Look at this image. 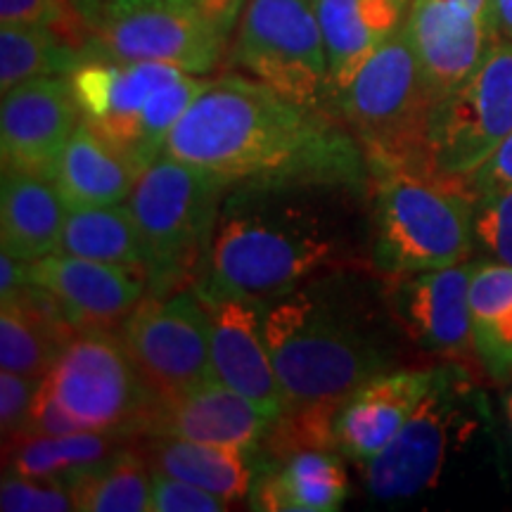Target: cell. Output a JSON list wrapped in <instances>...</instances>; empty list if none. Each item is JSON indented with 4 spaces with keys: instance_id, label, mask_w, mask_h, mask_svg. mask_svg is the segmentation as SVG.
<instances>
[{
    "instance_id": "obj_28",
    "label": "cell",
    "mask_w": 512,
    "mask_h": 512,
    "mask_svg": "<svg viewBox=\"0 0 512 512\" xmlns=\"http://www.w3.org/2000/svg\"><path fill=\"white\" fill-rule=\"evenodd\" d=\"M74 510L143 512L152 508V470L136 446L121 444L112 456L67 479Z\"/></svg>"
},
{
    "instance_id": "obj_10",
    "label": "cell",
    "mask_w": 512,
    "mask_h": 512,
    "mask_svg": "<svg viewBox=\"0 0 512 512\" xmlns=\"http://www.w3.org/2000/svg\"><path fill=\"white\" fill-rule=\"evenodd\" d=\"M512 133V41L496 36L467 81L434 107L430 174L463 181Z\"/></svg>"
},
{
    "instance_id": "obj_11",
    "label": "cell",
    "mask_w": 512,
    "mask_h": 512,
    "mask_svg": "<svg viewBox=\"0 0 512 512\" xmlns=\"http://www.w3.org/2000/svg\"><path fill=\"white\" fill-rule=\"evenodd\" d=\"M57 401L91 432L136 437L152 396L128 354L110 330H81L43 377Z\"/></svg>"
},
{
    "instance_id": "obj_36",
    "label": "cell",
    "mask_w": 512,
    "mask_h": 512,
    "mask_svg": "<svg viewBox=\"0 0 512 512\" xmlns=\"http://www.w3.org/2000/svg\"><path fill=\"white\" fill-rule=\"evenodd\" d=\"M43 380L3 370L0 373V427H3V444L10 439L27 434L31 406Z\"/></svg>"
},
{
    "instance_id": "obj_9",
    "label": "cell",
    "mask_w": 512,
    "mask_h": 512,
    "mask_svg": "<svg viewBox=\"0 0 512 512\" xmlns=\"http://www.w3.org/2000/svg\"><path fill=\"white\" fill-rule=\"evenodd\" d=\"M230 62L306 110L330 112L328 55L313 0H245Z\"/></svg>"
},
{
    "instance_id": "obj_37",
    "label": "cell",
    "mask_w": 512,
    "mask_h": 512,
    "mask_svg": "<svg viewBox=\"0 0 512 512\" xmlns=\"http://www.w3.org/2000/svg\"><path fill=\"white\" fill-rule=\"evenodd\" d=\"M86 432V427L57 401L53 389L43 380L38 387L34 406H31L27 434H74Z\"/></svg>"
},
{
    "instance_id": "obj_27",
    "label": "cell",
    "mask_w": 512,
    "mask_h": 512,
    "mask_svg": "<svg viewBox=\"0 0 512 512\" xmlns=\"http://www.w3.org/2000/svg\"><path fill=\"white\" fill-rule=\"evenodd\" d=\"M126 441L131 439L114 432L91 430L74 434H22L5 441V465L17 475L72 479L81 470L112 456Z\"/></svg>"
},
{
    "instance_id": "obj_42",
    "label": "cell",
    "mask_w": 512,
    "mask_h": 512,
    "mask_svg": "<svg viewBox=\"0 0 512 512\" xmlns=\"http://www.w3.org/2000/svg\"><path fill=\"white\" fill-rule=\"evenodd\" d=\"M451 3H458L460 8H465V10L475 12L477 17H482L484 22H489V27H491V17H489L491 0H451ZM491 31H494V29H491Z\"/></svg>"
},
{
    "instance_id": "obj_29",
    "label": "cell",
    "mask_w": 512,
    "mask_h": 512,
    "mask_svg": "<svg viewBox=\"0 0 512 512\" xmlns=\"http://www.w3.org/2000/svg\"><path fill=\"white\" fill-rule=\"evenodd\" d=\"M475 354L491 373H512V266L475 261L470 280Z\"/></svg>"
},
{
    "instance_id": "obj_1",
    "label": "cell",
    "mask_w": 512,
    "mask_h": 512,
    "mask_svg": "<svg viewBox=\"0 0 512 512\" xmlns=\"http://www.w3.org/2000/svg\"><path fill=\"white\" fill-rule=\"evenodd\" d=\"M370 174H283L230 185L202 292L273 302L335 268H370Z\"/></svg>"
},
{
    "instance_id": "obj_32",
    "label": "cell",
    "mask_w": 512,
    "mask_h": 512,
    "mask_svg": "<svg viewBox=\"0 0 512 512\" xmlns=\"http://www.w3.org/2000/svg\"><path fill=\"white\" fill-rule=\"evenodd\" d=\"M0 510L5 512H67L74 498L67 479L27 477L5 472L0 486Z\"/></svg>"
},
{
    "instance_id": "obj_14",
    "label": "cell",
    "mask_w": 512,
    "mask_h": 512,
    "mask_svg": "<svg viewBox=\"0 0 512 512\" xmlns=\"http://www.w3.org/2000/svg\"><path fill=\"white\" fill-rule=\"evenodd\" d=\"M475 264H456L399 278H384V302L394 323L422 351L465 361L475 354L470 280Z\"/></svg>"
},
{
    "instance_id": "obj_5",
    "label": "cell",
    "mask_w": 512,
    "mask_h": 512,
    "mask_svg": "<svg viewBox=\"0 0 512 512\" xmlns=\"http://www.w3.org/2000/svg\"><path fill=\"white\" fill-rule=\"evenodd\" d=\"M233 181L162 155L126 200L145 254L147 294H171L202 283L221 204Z\"/></svg>"
},
{
    "instance_id": "obj_6",
    "label": "cell",
    "mask_w": 512,
    "mask_h": 512,
    "mask_svg": "<svg viewBox=\"0 0 512 512\" xmlns=\"http://www.w3.org/2000/svg\"><path fill=\"white\" fill-rule=\"evenodd\" d=\"M434 107L406 22L332 100V114L354 133L370 176L389 171L430 174L427 136Z\"/></svg>"
},
{
    "instance_id": "obj_13",
    "label": "cell",
    "mask_w": 512,
    "mask_h": 512,
    "mask_svg": "<svg viewBox=\"0 0 512 512\" xmlns=\"http://www.w3.org/2000/svg\"><path fill=\"white\" fill-rule=\"evenodd\" d=\"M181 72L171 64L83 55L79 67L69 74V83L83 124L145 171L162 157L147 126L152 98Z\"/></svg>"
},
{
    "instance_id": "obj_31",
    "label": "cell",
    "mask_w": 512,
    "mask_h": 512,
    "mask_svg": "<svg viewBox=\"0 0 512 512\" xmlns=\"http://www.w3.org/2000/svg\"><path fill=\"white\" fill-rule=\"evenodd\" d=\"M62 254L105 264L145 268V254L131 211L124 204L69 211L64 221Z\"/></svg>"
},
{
    "instance_id": "obj_33",
    "label": "cell",
    "mask_w": 512,
    "mask_h": 512,
    "mask_svg": "<svg viewBox=\"0 0 512 512\" xmlns=\"http://www.w3.org/2000/svg\"><path fill=\"white\" fill-rule=\"evenodd\" d=\"M0 24L53 27L72 38L86 53L88 27L72 0H0Z\"/></svg>"
},
{
    "instance_id": "obj_26",
    "label": "cell",
    "mask_w": 512,
    "mask_h": 512,
    "mask_svg": "<svg viewBox=\"0 0 512 512\" xmlns=\"http://www.w3.org/2000/svg\"><path fill=\"white\" fill-rule=\"evenodd\" d=\"M133 446L143 453L152 472L185 479V482L202 486L211 494L226 498L228 503L245 501L252 494L254 470L252 453L240 448L204 444L178 437H133Z\"/></svg>"
},
{
    "instance_id": "obj_21",
    "label": "cell",
    "mask_w": 512,
    "mask_h": 512,
    "mask_svg": "<svg viewBox=\"0 0 512 512\" xmlns=\"http://www.w3.org/2000/svg\"><path fill=\"white\" fill-rule=\"evenodd\" d=\"M411 0H313L330 76V112L377 48L406 22Z\"/></svg>"
},
{
    "instance_id": "obj_40",
    "label": "cell",
    "mask_w": 512,
    "mask_h": 512,
    "mask_svg": "<svg viewBox=\"0 0 512 512\" xmlns=\"http://www.w3.org/2000/svg\"><path fill=\"white\" fill-rule=\"evenodd\" d=\"M489 17L494 34L512 41V0H491Z\"/></svg>"
},
{
    "instance_id": "obj_24",
    "label": "cell",
    "mask_w": 512,
    "mask_h": 512,
    "mask_svg": "<svg viewBox=\"0 0 512 512\" xmlns=\"http://www.w3.org/2000/svg\"><path fill=\"white\" fill-rule=\"evenodd\" d=\"M67 204L53 178L3 169L0 183V242L3 252L38 261L60 252Z\"/></svg>"
},
{
    "instance_id": "obj_4",
    "label": "cell",
    "mask_w": 512,
    "mask_h": 512,
    "mask_svg": "<svg viewBox=\"0 0 512 512\" xmlns=\"http://www.w3.org/2000/svg\"><path fill=\"white\" fill-rule=\"evenodd\" d=\"M475 249V197L463 181L420 171L373 176L370 266L399 278L463 264Z\"/></svg>"
},
{
    "instance_id": "obj_23",
    "label": "cell",
    "mask_w": 512,
    "mask_h": 512,
    "mask_svg": "<svg viewBox=\"0 0 512 512\" xmlns=\"http://www.w3.org/2000/svg\"><path fill=\"white\" fill-rule=\"evenodd\" d=\"M72 320L41 285L29 283L3 302L0 311V368L43 380L76 335Z\"/></svg>"
},
{
    "instance_id": "obj_19",
    "label": "cell",
    "mask_w": 512,
    "mask_h": 512,
    "mask_svg": "<svg viewBox=\"0 0 512 512\" xmlns=\"http://www.w3.org/2000/svg\"><path fill=\"white\" fill-rule=\"evenodd\" d=\"M406 29L434 105L467 81L496 38L489 22L451 0H411Z\"/></svg>"
},
{
    "instance_id": "obj_41",
    "label": "cell",
    "mask_w": 512,
    "mask_h": 512,
    "mask_svg": "<svg viewBox=\"0 0 512 512\" xmlns=\"http://www.w3.org/2000/svg\"><path fill=\"white\" fill-rule=\"evenodd\" d=\"M72 5L76 8V12L83 17V22H86V27H88V24L98 17L102 5H105V0H72Z\"/></svg>"
},
{
    "instance_id": "obj_7",
    "label": "cell",
    "mask_w": 512,
    "mask_h": 512,
    "mask_svg": "<svg viewBox=\"0 0 512 512\" xmlns=\"http://www.w3.org/2000/svg\"><path fill=\"white\" fill-rule=\"evenodd\" d=\"M245 0H105L86 55L159 62L204 76L219 67Z\"/></svg>"
},
{
    "instance_id": "obj_35",
    "label": "cell",
    "mask_w": 512,
    "mask_h": 512,
    "mask_svg": "<svg viewBox=\"0 0 512 512\" xmlns=\"http://www.w3.org/2000/svg\"><path fill=\"white\" fill-rule=\"evenodd\" d=\"M230 503L226 498L176 479L162 472H152V512H223Z\"/></svg>"
},
{
    "instance_id": "obj_20",
    "label": "cell",
    "mask_w": 512,
    "mask_h": 512,
    "mask_svg": "<svg viewBox=\"0 0 512 512\" xmlns=\"http://www.w3.org/2000/svg\"><path fill=\"white\" fill-rule=\"evenodd\" d=\"M434 370L437 366L394 368L356 387L337 411V451L356 463L384 451L430 392Z\"/></svg>"
},
{
    "instance_id": "obj_8",
    "label": "cell",
    "mask_w": 512,
    "mask_h": 512,
    "mask_svg": "<svg viewBox=\"0 0 512 512\" xmlns=\"http://www.w3.org/2000/svg\"><path fill=\"white\" fill-rule=\"evenodd\" d=\"M475 384L460 361L434 370V382L392 444L363 463L375 501H406L437 484L446 460L477 427Z\"/></svg>"
},
{
    "instance_id": "obj_38",
    "label": "cell",
    "mask_w": 512,
    "mask_h": 512,
    "mask_svg": "<svg viewBox=\"0 0 512 512\" xmlns=\"http://www.w3.org/2000/svg\"><path fill=\"white\" fill-rule=\"evenodd\" d=\"M472 197L491 195V192L512 188V133L491 152V157L465 178Z\"/></svg>"
},
{
    "instance_id": "obj_25",
    "label": "cell",
    "mask_w": 512,
    "mask_h": 512,
    "mask_svg": "<svg viewBox=\"0 0 512 512\" xmlns=\"http://www.w3.org/2000/svg\"><path fill=\"white\" fill-rule=\"evenodd\" d=\"M143 169L81 121L57 159L53 181L69 211L124 204Z\"/></svg>"
},
{
    "instance_id": "obj_17",
    "label": "cell",
    "mask_w": 512,
    "mask_h": 512,
    "mask_svg": "<svg viewBox=\"0 0 512 512\" xmlns=\"http://www.w3.org/2000/svg\"><path fill=\"white\" fill-rule=\"evenodd\" d=\"M31 283L57 299L76 330H112L147 294V271L72 254H48L29 264Z\"/></svg>"
},
{
    "instance_id": "obj_16",
    "label": "cell",
    "mask_w": 512,
    "mask_h": 512,
    "mask_svg": "<svg viewBox=\"0 0 512 512\" xmlns=\"http://www.w3.org/2000/svg\"><path fill=\"white\" fill-rule=\"evenodd\" d=\"M200 294L209 313V349L214 377L230 389L247 396L268 418L285 413V399L275 375L271 351L264 335V313L268 302L245 297Z\"/></svg>"
},
{
    "instance_id": "obj_22",
    "label": "cell",
    "mask_w": 512,
    "mask_h": 512,
    "mask_svg": "<svg viewBox=\"0 0 512 512\" xmlns=\"http://www.w3.org/2000/svg\"><path fill=\"white\" fill-rule=\"evenodd\" d=\"M349 479L342 453L302 448L287 456L261 460L252 486V508L264 512H332L342 508Z\"/></svg>"
},
{
    "instance_id": "obj_30",
    "label": "cell",
    "mask_w": 512,
    "mask_h": 512,
    "mask_svg": "<svg viewBox=\"0 0 512 512\" xmlns=\"http://www.w3.org/2000/svg\"><path fill=\"white\" fill-rule=\"evenodd\" d=\"M83 48L53 27L3 24L0 29V91L41 76H69L83 60Z\"/></svg>"
},
{
    "instance_id": "obj_3",
    "label": "cell",
    "mask_w": 512,
    "mask_h": 512,
    "mask_svg": "<svg viewBox=\"0 0 512 512\" xmlns=\"http://www.w3.org/2000/svg\"><path fill=\"white\" fill-rule=\"evenodd\" d=\"M370 268H335L266 304L264 335L285 411L339 406L370 377L396 368V351L370 285Z\"/></svg>"
},
{
    "instance_id": "obj_12",
    "label": "cell",
    "mask_w": 512,
    "mask_h": 512,
    "mask_svg": "<svg viewBox=\"0 0 512 512\" xmlns=\"http://www.w3.org/2000/svg\"><path fill=\"white\" fill-rule=\"evenodd\" d=\"M119 330L155 401L174 399L214 380L209 313L195 287L145 294Z\"/></svg>"
},
{
    "instance_id": "obj_39",
    "label": "cell",
    "mask_w": 512,
    "mask_h": 512,
    "mask_svg": "<svg viewBox=\"0 0 512 512\" xmlns=\"http://www.w3.org/2000/svg\"><path fill=\"white\" fill-rule=\"evenodd\" d=\"M31 283L29 261L17 259L8 252L0 254V302H8Z\"/></svg>"
},
{
    "instance_id": "obj_18",
    "label": "cell",
    "mask_w": 512,
    "mask_h": 512,
    "mask_svg": "<svg viewBox=\"0 0 512 512\" xmlns=\"http://www.w3.org/2000/svg\"><path fill=\"white\" fill-rule=\"evenodd\" d=\"M271 425L259 406L214 377L174 399L152 401L136 437H178L256 453Z\"/></svg>"
},
{
    "instance_id": "obj_43",
    "label": "cell",
    "mask_w": 512,
    "mask_h": 512,
    "mask_svg": "<svg viewBox=\"0 0 512 512\" xmlns=\"http://www.w3.org/2000/svg\"><path fill=\"white\" fill-rule=\"evenodd\" d=\"M505 411H508V418H510V425H512V392L508 394V399H505Z\"/></svg>"
},
{
    "instance_id": "obj_2",
    "label": "cell",
    "mask_w": 512,
    "mask_h": 512,
    "mask_svg": "<svg viewBox=\"0 0 512 512\" xmlns=\"http://www.w3.org/2000/svg\"><path fill=\"white\" fill-rule=\"evenodd\" d=\"M164 155L233 183L283 174H370L361 145L335 114L306 110L242 74L207 83L171 131Z\"/></svg>"
},
{
    "instance_id": "obj_15",
    "label": "cell",
    "mask_w": 512,
    "mask_h": 512,
    "mask_svg": "<svg viewBox=\"0 0 512 512\" xmlns=\"http://www.w3.org/2000/svg\"><path fill=\"white\" fill-rule=\"evenodd\" d=\"M79 126L81 110L69 76H41L10 88L0 107L3 169L53 178Z\"/></svg>"
},
{
    "instance_id": "obj_34",
    "label": "cell",
    "mask_w": 512,
    "mask_h": 512,
    "mask_svg": "<svg viewBox=\"0 0 512 512\" xmlns=\"http://www.w3.org/2000/svg\"><path fill=\"white\" fill-rule=\"evenodd\" d=\"M475 247L489 261L512 266V188L475 197Z\"/></svg>"
}]
</instances>
